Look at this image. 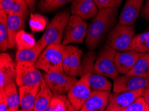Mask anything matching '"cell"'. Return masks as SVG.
I'll list each match as a JSON object with an SVG mask.
<instances>
[{"label":"cell","mask_w":149,"mask_h":111,"mask_svg":"<svg viewBox=\"0 0 149 111\" xmlns=\"http://www.w3.org/2000/svg\"><path fill=\"white\" fill-rule=\"evenodd\" d=\"M118 8L99 10L88 27L85 43L90 51L96 49L107 39V35L116 25Z\"/></svg>","instance_id":"cell-1"},{"label":"cell","mask_w":149,"mask_h":111,"mask_svg":"<svg viewBox=\"0 0 149 111\" xmlns=\"http://www.w3.org/2000/svg\"><path fill=\"white\" fill-rule=\"evenodd\" d=\"M70 16V13L67 10L56 14L38 41L44 47L52 44H62L65 29Z\"/></svg>","instance_id":"cell-2"},{"label":"cell","mask_w":149,"mask_h":111,"mask_svg":"<svg viewBox=\"0 0 149 111\" xmlns=\"http://www.w3.org/2000/svg\"><path fill=\"white\" fill-rule=\"evenodd\" d=\"M62 47V44L48 45L35 62V66L46 73L64 72Z\"/></svg>","instance_id":"cell-3"},{"label":"cell","mask_w":149,"mask_h":111,"mask_svg":"<svg viewBox=\"0 0 149 111\" xmlns=\"http://www.w3.org/2000/svg\"><path fill=\"white\" fill-rule=\"evenodd\" d=\"M96 53L90 51L84 57L82 61L83 76L88 74V81L92 90L110 92L112 83L107 77L94 71V64L96 59Z\"/></svg>","instance_id":"cell-4"},{"label":"cell","mask_w":149,"mask_h":111,"mask_svg":"<svg viewBox=\"0 0 149 111\" xmlns=\"http://www.w3.org/2000/svg\"><path fill=\"white\" fill-rule=\"evenodd\" d=\"M134 35V26H126L118 23L107 35L106 43L116 51H130Z\"/></svg>","instance_id":"cell-5"},{"label":"cell","mask_w":149,"mask_h":111,"mask_svg":"<svg viewBox=\"0 0 149 111\" xmlns=\"http://www.w3.org/2000/svg\"><path fill=\"white\" fill-rule=\"evenodd\" d=\"M116 52L107 43L102 46L96 57L94 71L114 81L118 78L120 73L116 69L114 61Z\"/></svg>","instance_id":"cell-6"},{"label":"cell","mask_w":149,"mask_h":111,"mask_svg":"<svg viewBox=\"0 0 149 111\" xmlns=\"http://www.w3.org/2000/svg\"><path fill=\"white\" fill-rule=\"evenodd\" d=\"M62 51L63 68L64 72L69 75L75 77H82V51L78 47L71 45H62Z\"/></svg>","instance_id":"cell-7"},{"label":"cell","mask_w":149,"mask_h":111,"mask_svg":"<svg viewBox=\"0 0 149 111\" xmlns=\"http://www.w3.org/2000/svg\"><path fill=\"white\" fill-rule=\"evenodd\" d=\"M87 22L80 17L71 15L65 29L62 44L68 45L82 43L87 36Z\"/></svg>","instance_id":"cell-8"},{"label":"cell","mask_w":149,"mask_h":111,"mask_svg":"<svg viewBox=\"0 0 149 111\" xmlns=\"http://www.w3.org/2000/svg\"><path fill=\"white\" fill-rule=\"evenodd\" d=\"M44 75L33 63L16 62V83L18 87L36 86L41 84Z\"/></svg>","instance_id":"cell-9"},{"label":"cell","mask_w":149,"mask_h":111,"mask_svg":"<svg viewBox=\"0 0 149 111\" xmlns=\"http://www.w3.org/2000/svg\"><path fill=\"white\" fill-rule=\"evenodd\" d=\"M78 79L65 72H56L44 74V81L53 94H64L68 92Z\"/></svg>","instance_id":"cell-10"},{"label":"cell","mask_w":149,"mask_h":111,"mask_svg":"<svg viewBox=\"0 0 149 111\" xmlns=\"http://www.w3.org/2000/svg\"><path fill=\"white\" fill-rule=\"evenodd\" d=\"M92 92L88 81V74L81 77L72 89L67 97L76 111L80 110L84 104L89 98Z\"/></svg>","instance_id":"cell-11"},{"label":"cell","mask_w":149,"mask_h":111,"mask_svg":"<svg viewBox=\"0 0 149 111\" xmlns=\"http://www.w3.org/2000/svg\"><path fill=\"white\" fill-rule=\"evenodd\" d=\"M149 87V77L131 74L119 76L114 81L113 92L132 91L145 89Z\"/></svg>","instance_id":"cell-12"},{"label":"cell","mask_w":149,"mask_h":111,"mask_svg":"<svg viewBox=\"0 0 149 111\" xmlns=\"http://www.w3.org/2000/svg\"><path fill=\"white\" fill-rule=\"evenodd\" d=\"M144 89L110 93L105 111H123L136 99L143 95Z\"/></svg>","instance_id":"cell-13"},{"label":"cell","mask_w":149,"mask_h":111,"mask_svg":"<svg viewBox=\"0 0 149 111\" xmlns=\"http://www.w3.org/2000/svg\"><path fill=\"white\" fill-rule=\"evenodd\" d=\"M16 63L8 53L3 52L0 55V90H3L7 84L15 82Z\"/></svg>","instance_id":"cell-14"},{"label":"cell","mask_w":149,"mask_h":111,"mask_svg":"<svg viewBox=\"0 0 149 111\" xmlns=\"http://www.w3.org/2000/svg\"><path fill=\"white\" fill-rule=\"evenodd\" d=\"M144 0H126L120 14L118 23L126 26H134L143 8Z\"/></svg>","instance_id":"cell-15"},{"label":"cell","mask_w":149,"mask_h":111,"mask_svg":"<svg viewBox=\"0 0 149 111\" xmlns=\"http://www.w3.org/2000/svg\"><path fill=\"white\" fill-rule=\"evenodd\" d=\"M98 11V9L94 0H74L72 2V15L80 17L85 21L93 19Z\"/></svg>","instance_id":"cell-16"},{"label":"cell","mask_w":149,"mask_h":111,"mask_svg":"<svg viewBox=\"0 0 149 111\" xmlns=\"http://www.w3.org/2000/svg\"><path fill=\"white\" fill-rule=\"evenodd\" d=\"M110 92L92 90L80 111H104L109 103Z\"/></svg>","instance_id":"cell-17"},{"label":"cell","mask_w":149,"mask_h":111,"mask_svg":"<svg viewBox=\"0 0 149 111\" xmlns=\"http://www.w3.org/2000/svg\"><path fill=\"white\" fill-rule=\"evenodd\" d=\"M141 53L133 51H117L115 55V65L122 75L129 73L139 59Z\"/></svg>","instance_id":"cell-18"},{"label":"cell","mask_w":149,"mask_h":111,"mask_svg":"<svg viewBox=\"0 0 149 111\" xmlns=\"http://www.w3.org/2000/svg\"><path fill=\"white\" fill-rule=\"evenodd\" d=\"M0 10L7 14L17 15L26 19L30 13V8L25 0H0Z\"/></svg>","instance_id":"cell-19"},{"label":"cell","mask_w":149,"mask_h":111,"mask_svg":"<svg viewBox=\"0 0 149 111\" xmlns=\"http://www.w3.org/2000/svg\"><path fill=\"white\" fill-rule=\"evenodd\" d=\"M41 84L36 86H22L19 87L20 107L23 110H33L36 97Z\"/></svg>","instance_id":"cell-20"},{"label":"cell","mask_w":149,"mask_h":111,"mask_svg":"<svg viewBox=\"0 0 149 111\" xmlns=\"http://www.w3.org/2000/svg\"><path fill=\"white\" fill-rule=\"evenodd\" d=\"M25 19L17 15H8V49L14 48L15 37L20 31L25 28Z\"/></svg>","instance_id":"cell-21"},{"label":"cell","mask_w":149,"mask_h":111,"mask_svg":"<svg viewBox=\"0 0 149 111\" xmlns=\"http://www.w3.org/2000/svg\"><path fill=\"white\" fill-rule=\"evenodd\" d=\"M53 93L49 87L46 85L45 81L43 80L41 88L36 97L33 111H48L52 100Z\"/></svg>","instance_id":"cell-22"},{"label":"cell","mask_w":149,"mask_h":111,"mask_svg":"<svg viewBox=\"0 0 149 111\" xmlns=\"http://www.w3.org/2000/svg\"><path fill=\"white\" fill-rule=\"evenodd\" d=\"M45 48L46 47L43 46L38 41L35 46L31 48L17 51L15 55V61L16 62H30L35 63Z\"/></svg>","instance_id":"cell-23"},{"label":"cell","mask_w":149,"mask_h":111,"mask_svg":"<svg viewBox=\"0 0 149 111\" xmlns=\"http://www.w3.org/2000/svg\"><path fill=\"white\" fill-rule=\"evenodd\" d=\"M16 85L17 84L15 81L11 82L7 84L3 90H0V91H3L5 94L8 108L14 111H19V107L20 106L19 94Z\"/></svg>","instance_id":"cell-24"},{"label":"cell","mask_w":149,"mask_h":111,"mask_svg":"<svg viewBox=\"0 0 149 111\" xmlns=\"http://www.w3.org/2000/svg\"><path fill=\"white\" fill-rule=\"evenodd\" d=\"M127 74L149 77V53H141L134 66Z\"/></svg>","instance_id":"cell-25"},{"label":"cell","mask_w":149,"mask_h":111,"mask_svg":"<svg viewBox=\"0 0 149 111\" xmlns=\"http://www.w3.org/2000/svg\"><path fill=\"white\" fill-rule=\"evenodd\" d=\"M130 51L137 53H149V31L135 35L133 37Z\"/></svg>","instance_id":"cell-26"},{"label":"cell","mask_w":149,"mask_h":111,"mask_svg":"<svg viewBox=\"0 0 149 111\" xmlns=\"http://www.w3.org/2000/svg\"><path fill=\"white\" fill-rule=\"evenodd\" d=\"M48 111H76L65 94H54Z\"/></svg>","instance_id":"cell-27"},{"label":"cell","mask_w":149,"mask_h":111,"mask_svg":"<svg viewBox=\"0 0 149 111\" xmlns=\"http://www.w3.org/2000/svg\"><path fill=\"white\" fill-rule=\"evenodd\" d=\"M36 40L34 36L26 31L22 30L17 34L15 37V45H16L17 51H22L24 49H30L35 46Z\"/></svg>","instance_id":"cell-28"},{"label":"cell","mask_w":149,"mask_h":111,"mask_svg":"<svg viewBox=\"0 0 149 111\" xmlns=\"http://www.w3.org/2000/svg\"><path fill=\"white\" fill-rule=\"evenodd\" d=\"M8 49V14L0 10V50L1 53Z\"/></svg>","instance_id":"cell-29"},{"label":"cell","mask_w":149,"mask_h":111,"mask_svg":"<svg viewBox=\"0 0 149 111\" xmlns=\"http://www.w3.org/2000/svg\"><path fill=\"white\" fill-rule=\"evenodd\" d=\"M48 18L38 13H32L29 20V26L33 32H40L46 29L48 25Z\"/></svg>","instance_id":"cell-30"},{"label":"cell","mask_w":149,"mask_h":111,"mask_svg":"<svg viewBox=\"0 0 149 111\" xmlns=\"http://www.w3.org/2000/svg\"><path fill=\"white\" fill-rule=\"evenodd\" d=\"M74 0H40L38 8L42 12H51Z\"/></svg>","instance_id":"cell-31"},{"label":"cell","mask_w":149,"mask_h":111,"mask_svg":"<svg viewBox=\"0 0 149 111\" xmlns=\"http://www.w3.org/2000/svg\"><path fill=\"white\" fill-rule=\"evenodd\" d=\"M123 111H149V106L143 96L136 99Z\"/></svg>","instance_id":"cell-32"},{"label":"cell","mask_w":149,"mask_h":111,"mask_svg":"<svg viewBox=\"0 0 149 111\" xmlns=\"http://www.w3.org/2000/svg\"><path fill=\"white\" fill-rule=\"evenodd\" d=\"M98 10L107 8H118L123 0H94Z\"/></svg>","instance_id":"cell-33"},{"label":"cell","mask_w":149,"mask_h":111,"mask_svg":"<svg viewBox=\"0 0 149 111\" xmlns=\"http://www.w3.org/2000/svg\"><path fill=\"white\" fill-rule=\"evenodd\" d=\"M141 16L145 19L146 21H149V0H146L144 6L142 9Z\"/></svg>","instance_id":"cell-34"},{"label":"cell","mask_w":149,"mask_h":111,"mask_svg":"<svg viewBox=\"0 0 149 111\" xmlns=\"http://www.w3.org/2000/svg\"><path fill=\"white\" fill-rule=\"evenodd\" d=\"M8 105L3 91H0V111H8Z\"/></svg>","instance_id":"cell-35"},{"label":"cell","mask_w":149,"mask_h":111,"mask_svg":"<svg viewBox=\"0 0 149 111\" xmlns=\"http://www.w3.org/2000/svg\"><path fill=\"white\" fill-rule=\"evenodd\" d=\"M25 1H26V3H28L29 8H30V11L32 12V11H33V10H34L35 5L37 0H25Z\"/></svg>","instance_id":"cell-36"},{"label":"cell","mask_w":149,"mask_h":111,"mask_svg":"<svg viewBox=\"0 0 149 111\" xmlns=\"http://www.w3.org/2000/svg\"><path fill=\"white\" fill-rule=\"evenodd\" d=\"M142 96H143V97L144 99V100L146 101V103H147L149 106V89L148 88H146V89H144L143 93Z\"/></svg>","instance_id":"cell-37"},{"label":"cell","mask_w":149,"mask_h":111,"mask_svg":"<svg viewBox=\"0 0 149 111\" xmlns=\"http://www.w3.org/2000/svg\"><path fill=\"white\" fill-rule=\"evenodd\" d=\"M19 111H33V110H23V109H21V110H19Z\"/></svg>","instance_id":"cell-38"},{"label":"cell","mask_w":149,"mask_h":111,"mask_svg":"<svg viewBox=\"0 0 149 111\" xmlns=\"http://www.w3.org/2000/svg\"><path fill=\"white\" fill-rule=\"evenodd\" d=\"M8 111H14V110H11V109H10V108H8Z\"/></svg>","instance_id":"cell-39"},{"label":"cell","mask_w":149,"mask_h":111,"mask_svg":"<svg viewBox=\"0 0 149 111\" xmlns=\"http://www.w3.org/2000/svg\"><path fill=\"white\" fill-rule=\"evenodd\" d=\"M146 31H149V26H148V28H147V30Z\"/></svg>","instance_id":"cell-40"}]
</instances>
